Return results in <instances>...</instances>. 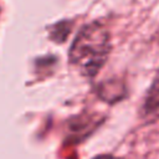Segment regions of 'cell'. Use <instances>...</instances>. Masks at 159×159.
I'll use <instances>...</instances> for the list:
<instances>
[{"label":"cell","mask_w":159,"mask_h":159,"mask_svg":"<svg viewBox=\"0 0 159 159\" xmlns=\"http://www.w3.org/2000/svg\"><path fill=\"white\" fill-rule=\"evenodd\" d=\"M109 50L108 31L99 24H91L76 36L70 50V61L83 76L93 77L106 63Z\"/></svg>","instance_id":"6da1fadb"},{"label":"cell","mask_w":159,"mask_h":159,"mask_svg":"<svg viewBox=\"0 0 159 159\" xmlns=\"http://www.w3.org/2000/svg\"><path fill=\"white\" fill-rule=\"evenodd\" d=\"M142 109L145 117H153L159 113V72L157 73L150 87L148 88Z\"/></svg>","instance_id":"7a4b0ae2"},{"label":"cell","mask_w":159,"mask_h":159,"mask_svg":"<svg viewBox=\"0 0 159 159\" xmlns=\"http://www.w3.org/2000/svg\"><path fill=\"white\" fill-rule=\"evenodd\" d=\"M94 159H114V158L111 157V155H98V157H96Z\"/></svg>","instance_id":"3957f363"}]
</instances>
